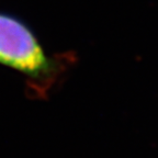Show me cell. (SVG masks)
<instances>
[{
    "mask_svg": "<svg viewBox=\"0 0 158 158\" xmlns=\"http://www.w3.org/2000/svg\"><path fill=\"white\" fill-rule=\"evenodd\" d=\"M0 65L41 79L52 73L54 63L22 20L0 12Z\"/></svg>",
    "mask_w": 158,
    "mask_h": 158,
    "instance_id": "cell-1",
    "label": "cell"
}]
</instances>
